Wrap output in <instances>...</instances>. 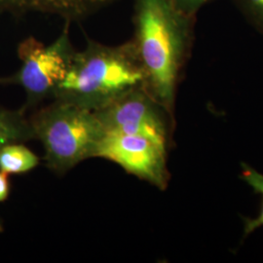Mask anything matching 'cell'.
Wrapping results in <instances>:
<instances>
[{"label": "cell", "mask_w": 263, "mask_h": 263, "mask_svg": "<svg viewBox=\"0 0 263 263\" xmlns=\"http://www.w3.org/2000/svg\"><path fill=\"white\" fill-rule=\"evenodd\" d=\"M45 151L48 167L65 174L80 162L95 158L104 130L94 111L55 99L29 119Z\"/></svg>", "instance_id": "3957f363"}, {"label": "cell", "mask_w": 263, "mask_h": 263, "mask_svg": "<svg viewBox=\"0 0 263 263\" xmlns=\"http://www.w3.org/2000/svg\"><path fill=\"white\" fill-rule=\"evenodd\" d=\"M4 230V226H3V222H2V219L0 218V233H2Z\"/></svg>", "instance_id": "5bb4252c"}, {"label": "cell", "mask_w": 263, "mask_h": 263, "mask_svg": "<svg viewBox=\"0 0 263 263\" xmlns=\"http://www.w3.org/2000/svg\"><path fill=\"white\" fill-rule=\"evenodd\" d=\"M39 157L19 142H12L0 147V171L8 175L25 174L36 168Z\"/></svg>", "instance_id": "9c48e42d"}, {"label": "cell", "mask_w": 263, "mask_h": 263, "mask_svg": "<svg viewBox=\"0 0 263 263\" xmlns=\"http://www.w3.org/2000/svg\"><path fill=\"white\" fill-rule=\"evenodd\" d=\"M113 0H0V14H23L39 12L64 17L65 19H80L99 8L111 3Z\"/></svg>", "instance_id": "52a82bcc"}, {"label": "cell", "mask_w": 263, "mask_h": 263, "mask_svg": "<svg viewBox=\"0 0 263 263\" xmlns=\"http://www.w3.org/2000/svg\"><path fill=\"white\" fill-rule=\"evenodd\" d=\"M144 84V74L132 41L106 46L88 39L74 52L54 99L96 111L132 89Z\"/></svg>", "instance_id": "7a4b0ae2"}, {"label": "cell", "mask_w": 263, "mask_h": 263, "mask_svg": "<svg viewBox=\"0 0 263 263\" xmlns=\"http://www.w3.org/2000/svg\"><path fill=\"white\" fill-rule=\"evenodd\" d=\"M68 25L51 45H45L34 37L20 43L18 56L22 62L19 70L10 77L0 78V84H17L26 92V112L48 98H54L57 88L65 78L74 54Z\"/></svg>", "instance_id": "277c9868"}, {"label": "cell", "mask_w": 263, "mask_h": 263, "mask_svg": "<svg viewBox=\"0 0 263 263\" xmlns=\"http://www.w3.org/2000/svg\"><path fill=\"white\" fill-rule=\"evenodd\" d=\"M10 193V182L8 174L0 171V202L5 201Z\"/></svg>", "instance_id": "4fadbf2b"}, {"label": "cell", "mask_w": 263, "mask_h": 263, "mask_svg": "<svg viewBox=\"0 0 263 263\" xmlns=\"http://www.w3.org/2000/svg\"><path fill=\"white\" fill-rule=\"evenodd\" d=\"M31 140H35V135L25 111L0 107V147L12 142Z\"/></svg>", "instance_id": "ba28073f"}, {"label": "cell", "mask_w": 263, "mask_h": 263, "mask_svg": "<svg viewBox=\"0 0 263 263\" xmlns=\"http://www.w3.org/2000/svg\"><path fill=\"white\" fill-rule=\"evenodd\" d=\"M246 20L263 34V0H232Z\"/></svg>", "instance_id": "8fae6325"}, {"label": "cell", "mask_w": 263, "mask_h": 263, "mask_svg": "<svg viewBox=\"0 0 263 263\" xmlns=\"http://www.w3.org/2000/svg\"><path fill=\"white\" fill-rule=\"evenodd\" d=\"M195 19L170 0L135 1L131 41L144 74L143 87L166 112H173L179 76L193 42Z\"/></svg>", "instance_id": "6da1fadb"}, {"label": "cell", "mask_w": 263, "mask_h": 263, "mask_svg": "<svg viewBox=\"0 0 263 263\" xmlns=\"http://www.w3.org/2000/svg\"><path fill=\"white\" fill-rule=\"evenodd\" d=\"M162 108L141 85L94 112L104 132L142 136L167 146L168 128Z\"/></svg>", "instance_id": "8992f818"}, {"label": "cell", "mask_w": 263, "mask_h": 263, "mask_svg": "<svg viewBox=\"0 0 263 263\" xmlns=\"http://www.w3.org/2000/svg\"><path fill=\"white\" fill-rule=\"evenodd\" d=\"M96 157L111 161L127 173L160 189H164L168 184L167 146L148 138L104 132L96 149Z\"/></svg>", "instance_id": "5b68a950"}, {"label": "cell", "mask_w": 263, "mask_h": 263, "mask_svg": "<svg viewBox=\"0 0 263 263\" xmlns=\"http://www.w3.org/2000/svg\"><path fill=\"white\" fill-rule=\"evenodd\" d=\"M241 177L248 184L254 188V191L257 194H260L262 196V207L259 216L254 219L245 220V236H247L258 227L263 226V176L254 169L244 166Z\"/></svg>", "instance_id": "30bf717a"}, {"label": "cell", "mask_w": 263, "mask_h": 263, "mask_svg": "<svg viewBox=\"0 0 263 263\" xmlns=\"http://www.w3.org/2000/svg\"><path fill=\"white\" fill-rule=\"evenodd\" d=\"M181 13L189 17H196L198 12L214 0H170Z\"/></svg>", "instance_id": "7c38bea8"}]
</instances>
